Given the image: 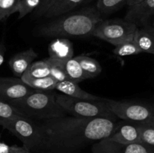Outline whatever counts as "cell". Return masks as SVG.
Segmentation results:
<instances>
[{
	"label": "cell",
	"mask_w": 154,
	"mask_h": 153,
	"mask_svg": "<svg viewBox=\"0 0 154 153\" xmlns=\"http://www.w3.org/2000/svg\"><path fill=\"white\" fill-rule=\"evenodd\" d=\"M64 66L69 80L79 83L80 82L84 80L89 79L76 58L72 57L70 59L65 62Z\"/></svg>",
	"instance_id": "cell-17"
},
{
	"label": "cell",
	"mask_w": 154,
	"mask_h": 153,
	"mask_svg": "<svg viewBox=\"0 0 154 153\" xmlns=\"http://www.w3.org/2000/svg\"><path fill=\"white\" fill-rule=\"evenodd\" d=\"M49 58L64 63L73 57L74 47L72 41L66 38H57L48 46Z\"/></svg>",
	"instance_id": "cell-12"
},
{
	"label": "cell",
	"mask_w": 154,
	"mask_h": 153,
	"mask_svg": "<svg viewBox=\"0 0 154 153\" xmlns=\"http://www.w3.org/2000/svg\"><path fill=\"white\" fill-rule=\"evenodd\" d=\"M37 56V53L33 50L32 48L17 52L9 60V67L15 76L20 78Z\"/></svg>",
	"instance_id": "cell-13"
},
{
	"label": "cell",
	"mask_w": 154,
	"mask_h": 153,
	"mask_svg": "<svg viewBox=\"0 0 154 153\" xmlns=\"http://www.w3.org/2000/svg\"><path fill=\"white\" fill-rule=\"evenodd\" d=\"M41 0H20L16 12L19 14L18 19H22L39 6Z\"/></svg>",
	"instance_id": "cell-24"
},
{
	"label": "cell",
	"mask_w": 154,
	"mask_h": 153,
	"mask_svg": "<svg viewBox=\"0 0 154 153\" xmlns=\"http://www.w3.org/2000/svg\"><path fill=\"white\" fill-rule=\"evenodd\" d=\"M138 127L141 134V142L154 146V125L138 124Z\"/></svg>",
	"instance_id": "cell-26"
},
{
	"label": "cell",
	"mask_w": 154,
	"mask_h": 153,
	"mask_svg": "<svg viewBox=\"0 0 154 153\" xmlns=\"http://www.w3.org/2000/svg\"><path fill=\"white\" fill-rule=\"evenodd\" d=\"M138 26L126 20H102L95 28L92 35L105 40L114 46L132 40Z\"/></svg>",
	"instance_id": "cell-7"
},
{
	"label": "cell",
	"mask_w": 154,
	"mask_h": 153,
	"mask_svg": "<svg viewBox=\"0 0 154 153\" xmlns=\"http://www.w3.org/2000/svg\"><path fill=\"white\" fill-rule=\"evenodd\" d=\"M24 76L30 78H42L50 76V70L45 60L37 61L32 63Z\"/></svg>",
	"instance_id": "cell-21"
},
{
	"label": "cell",
	"mask_w": 154,
	"mask_h": 153,
	"mask_svg": "<svg viewBox=\"0 0 154 153\" xmlns=\"http://www.w3.org/2000/svg\"><path fill=\"white\" fill-rule=\"evenodd\" d=\"M141 1H143V0H127L126 4H127L129 6H132L133 5V4H137V3L140 2Z\"/></svg>",
	"instance_id": "cell-31"
},
{
	"label": "cell",
	"mask_w": 154,
	"mask_h": 153,
	"mask_svg": "<svg viewBox=\"0 0 154 153\" xmlns=\"http://www.w3.org/2000/svg\"><path fill=\"white\" fill-rule=\"evenodd\" d=\"M111 112L124 121L138 124L154 125V106L134 100L105 99Z\"/></svg>",
	"instance_id": "cell-6"
},
{
	"label": "cell",
	"mask_w": 154,
	"mask_h": 153,
	"mask_svg": "<svg viewBox=\"0 0 154 153\" xmlns=\"http://www.w3.org/2000/svg\"><path fill=\"white\" fill-rule=\"evenodd\" d=\"M20 0H0V21L8 18L16 13V9Z\"/></svg>",
	"instance_id": "cell-25"
},
{
	"label": "cell",
	"mask_w": 154,
	"mask_h": 153,
	"mask_svg": "<svg viewBox=\"0 0 154 153\" xmlns=\"http://www.w3.org/2000/svg\"><path fill=\"white\" fill-rule=\"evenodd\" d=\"M35 91L19 77H0V98L7 103L20 100Z\"/></svg>",
	"instance_id": "cell-9"
},
{
	"label": "cell",
	"mask_w": 154,
	"mask_h": 153,
	"mask_svg": "<svg viewBox=\"0 0 154 153\" xmlns=\"http://www.w3.org/2000/svg\"><path fill=\"white\" fill-rule=\"evenodd\" d=\"M55 89L58 90L62 94L72 98H75L86 99V100H100V99H102V98L98 97V96L94 95L91 93L84 91L79 86L78 83L73 82V81L69 80L57 82Z\"/></svg>",
	"instance_id": "cell-14"
},
{
	"label": "cell",
	"mask_w": 154,
	"mask_h": 153,
	"mask_svg": "<svg viewBox=\"0 0 154 153\" xmlns=\"http://www.w3.org/2000/svg\"><path fill=\"white\" fill-rule=\"evenodd\" d=\"M21 80L29 86L38 91H51L55 89L57 82L52 76L42 78H30L23 75Z\"/></svg>",
	"instance_id": "cell-18"
},
{
	"label": "cell",
	"mask_w": 154,
	"mask_h": 153,
	"mask_svg": "<svg viewBox=\"0 0 154 153\" xmlns=\"http://www.w3.org/2000/svg\"><path fill=\"white\" fill-rule=\"evenodd\" d=\"M75 58L79 62L84 73L89 78L96 77L102 72V66L95 58L84 55L78 56Z\"/></svg>",
	"instance_id": "cell-19"
},
{
	"label": "cell",
	"mask_w": 154,
	"mask_h": 153,
	"mask_svg": "<svg viewBox=\"0 0 154 153\" xmlns=\"http://www.w3.org/2000/svg\"><path fill=\"white\" fill-rule=\"evenodd\" d=\"M90 1H92V0H85V2H89Z\"/></svg>",
	"instance_id": "cell-32"
},
{
	"label": "cell",
	"mask_w": 154,
	"mask_h": 153,
	"mask_svg": "<svg viewBox=\"0 0 154 153\" xmlns=\"http://www.w3.org/2000/svg\"><path fill=\"white\" fill-rule=\"evenodd\" d=\"M154 15V0H143L137 4L129 6L125 20L138 25L146 24L150 16Z\"/></svg>",
	"instance_id": "cell-11"
},
{
	"label": "cell",
	"mask_w": 154,
	"mask_h": 153,
	"mask_svg": "<svg viewBox=\"0 0 154 153\" xmlns=\"http://www.w3.org/2000/svg\"><path fill=\"white\" fill-rule=\"evenodd\" d=\"M93 153H153V146L144 142L123 144L108 138L93 143Z\"/></svg>",
	"instance_id": "cell-8"
},
{
	"label": "cell",
	"mask_w": 154,
	"mask_h": 153,
	"mask_svg": "<svg viewBox=\"0 0 154 153\" xmlns=\"http://www.w3.org/2000/svg\"><path fill=\"white\" fill-rule=\"evenodd\" d=\"M152 26V28H153V32H154V23H153V26Z\"/></svg>",
	"instance_id": "cell-33"
},
{
	"label": "cell",
	"mask_w": 154,
	"mask_h": 153,
	"mask_svg": "<svg viewBox=\"0 0 154 153\" xmlns=\"http://www.w3.org/2000/svg\"><path fill=\"white\" fill-rule=\"evenodd\" d=\"M9 104L20 114L30 119L46 120L65 116L66 112L58 104L55 93L35 90L20 100Z\"/></svg>",
	"instance_id": "cell-3"
},
{
	"label": "cell",
	"mask_w": 154,
	"mask_h": 153,
	"mask_svg": "<svg viewBox=\"0 0 154 153\" xmlns=\"http://www.w3.org/2000/svg\"><path fill=\"white\" fill-rule=\"evenodd\" d=\"M127 0H98L96 7L103 14H109L117 10Z\"/></svg>",
	"instance_id": "cell-23"
},
{
	"label": "cell",
	"mask_w": 154,
	"mask_h": 153,
	"mask_svg": "<svg viewBox=\"0 0 154 153\" xmlns=\"http://www.w3.org/2000/svg\"><path fill=\"white\" fill-rule=\"evenodd\" d=\"M0 153H30V151L23 146H8L4 142H0Z\"/></svg>",
	"instance_id": "cell-29"
},
{
	"label": "cell",
	"mask_w": 154,
	"mask_h": 153,
	"mask_svg": "<svg viewBox=\"0 0 154 153\" xmlns=\"http://www.w3.org/2000/svg\"><path fill=\"white\" fill-rule=\"evenodd\" d=\"M102 20V14L97 8L91 6L44 24L38 29V33L44 37H84L92 35Z\"/></svg>",
	"instance_id": "cell-2"
},
{
	"label": "cell",
	"mask_w": 154,
	"mask_h": 153,
	"mask_svg": "<svg viewBox=\"0 0 154 153\" xmlns=\"http://www.w3.org/2000/svg\"><path fill=\"white\" fill-rule=\"evenodd\" d=\"M134 41L141 52L154 55V32L151 26L137 28Z\"/></svg>",
	"instance_id": "cell-15"
},
{
	"label": "cell",
	"mask_w": 154,
	"mask_h": 153,
	"mask_svg": "<svg viewBox=\"0 0 154 153\" xmlns=\"http://www.w3.org/2000/svg\"><path fill=\"white\" fill-rule=\"evenodd\" d=\"M39 126L45 137L43 147L65 153L108 137L117 123L106 118L65 116L43 120Z\"/></svg>",
	"instance_id": "cell-1"
},
{
	"label": "cell",
	"mask_w": 154,
	"mask_h": 153,
	"mask_svg": "<svg viewBox=\"0 0 154 153\" xmlns=\"http://www.w3.org/2000/svg\"><path fill=\"white\" fill-rule=\"evenodd\" d=\"M84 2L85 0H60L45 14L44 16L50 18L63 16L73 10Z\"/></svg>",
	"instance_id": "cell-16"
},
{
	"label": "cell",
	"mask_w": 154,
	"mask_h": 153,
	"mask_svg": "<svg viewBox=\"0 0 154 153\" xmlns=\"http://www.w3.org/2000/svg\"><path fill=\"white\" fill-rule=\"evenodd\" d=\"M56 100L65 112L72 116L117 119V116L109 109L105 98L86 100L75 98L63 94H56Z\"/></svg>",
	"instance_id": "cell-4"
},
{
	"label": "cell",
	"mask_w": 154,
	"mask_h": 153,
	"mask_svg": "<svg viewBox=\"0 0 154 153\" xmlns=\"http://www.w3.org/2000/svg\"><path fill=\"white\" fill-rule=\"evenodd\" d=\"M6 47L2 42L0 43V66L3 64L5 60V55Z\"/></svg>",
	"instance_id": "cell-30"
},
{
	"label": "cell",
	"mask_w": 154,
	"mask_h": 153,
	"mask_svg": "<svg viewBox=\"0 0 154 153\" xmlns=\"http://www.w3.org/2000/svg\"><path fill=\"white\" fill-rule=\"evenodd\" d=\"M0 126L19 139L29 151L43 147L45 137L42 129L30 118L17 115L2 122Z\"/></svg>",
	"instance_id": "cell-5"
},
{
	"label": "cell",
	"mask_w": 154,
	"mask_h": 153,
	"mask_svg": "<svg viewBox=\"0 0 154 153\" xmlns=\"http://www.w3.org/2000/svg\"><path fill=\"white\" fill-rule=\"evenodd\" d=\"M59 1L60 0H41L40 4L35 9V15L36 16H44L45 14Z\"/></svg>",
	"instance_id": "cell-28"
},
{
	"label": "cell",
	"mask_w": 154,
	"mask_h": 153,
	"mask_svg": "<svg viewBox=\"0 0 154 153\" xmlns=\"http://www.w3.org/2000/svg\"><path fill=\"white\" fill-rule=\"evenodd\" d=\"M107 138L123 144L142 142L138 124L127 121L117 123L114 132Z\"/></svg>",
	"instance_id": "cell-10"
},
{
	"label": "cell",
	"mask_w": 154,
	"mask_h": 153,
	"mask_svg": "<svg viewBox=\"0 0 154 153\" xmlns=\"http://www.w3.org/2000/svg\"><path fill=\"white\" fill-rule=\"evenodd\" d=\"M45 60L49 67L50 76H52L57 82L68 80L64 63L51 58H45Z\"/></svg>",
	"instance_id": "cell-20"
},
{
	"label": "cell",
	"mask_w": 154,
	"mask_h": 153,
	"mask_svg": "<svg viewBox=\"0 0 154 153\" xmlns=\"http://www.w3.org/2000/svg\"><path fill=\"white\" fill-rule=\"evenodd\" d=\"M20 115L8 103L0 98V124L5 119Z\"/></svg>",
	"instance_id": "cell-27"
},
{
	"label": "cell",
	"mask_w": 154,
	"mask_h": 153,
	"mask_svg": "<svg viewBox=\"0 0 154 153\" xmlns=\"http://www.w3.org/2000/svg\"><path fill=\"white\" fill-rule=\"evenodd\" d=\"M113 52L118 56H127L137 55L141 53L142 52L137 46L133 38L132 40H128L121 44L115 46V48L113 50Z\"/></svg>",
	"instance_id": "cell-22"
},
{
	"label": "cell",
	"mask_w": 154,
	"mask_h": 153,
	"mask_svg": "<svg viewBox=\"0 0 154 153\" xmlns=\"http://www.w3.org/2000/svg\"><path fill=\"white\" fill-rule=\"evenodd\" d=\"M153 153H154V146H153Z\"/></svg>",
	"instance_id": "cell-34"
}]
</instances>
